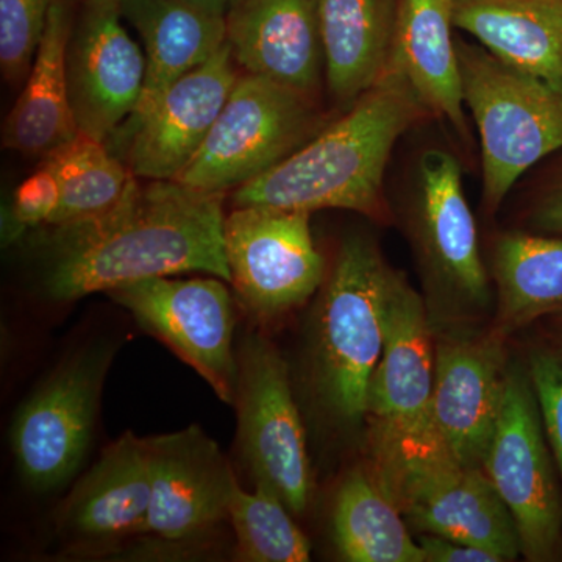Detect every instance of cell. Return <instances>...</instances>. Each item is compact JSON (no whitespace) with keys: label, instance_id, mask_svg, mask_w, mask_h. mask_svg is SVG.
Segmentation results:
<instances>
[{"label":"cell","instance_id":"cell-1","mask_svg":"<svg viewBox=\"0 0 562 562\" xmlns=\"http://www.w3.org/2000/svg\"><path fill=\"white\" fill-rule=\"evenodd\" d=\"M224 225V192L195 190L177 180L140 184L136 179L105 213L50 225L40 239L44 292L69 302L192 271L231 283Z\"/></svg>","mask_w":562,"mask_h":562},{"label":"cell","instance_id":"cell-2","mask_svg":"<svg viewBox=\"0 0 562 562\" xmlns=\"http://www.w3.org/2000/svg\"><path fill=\"white\" fill-rule=\"evenodd\" d=\"M428 117L403 72L387 66L371 90L305 146L236 188L233 205L383 216L384 177L392 151L406 132Z\"/></svg>","mask_w":562,"mask_h":562},{"label":"cell","instance_id":"cell-3","mask_svg":"<svg viewBox=\"0 0 562 562\" xmlns=\"http://www.w3.org/2000/svg\"><path fill=\"white\" fill-rule=\"evenodd\" d=\"M397 273L372 238L351 235L322 291L314 328V383L325 412L342 427H360L368 416Z\"/></svg>","mask_w":562,"mask_h":562},{"label":"cell","instance_id":"cell-4","mask_svg":"<svg viewBox=\"0 0 562 562\" xmlns=\"http://www.w3.org/2000/svg\"><path fill=\"white\" fill-rule=\"evenodd\" d=\"M457 50L465 111L479 133L482 206L494 216L532 168L562 150V91L482 44L457 36Z\"/></svg>","mask_w":562,"mask_h":562},{"label":"cell","instance_id":"cell-5","mask_svg":"<svg viewBox=\"0 0 562 562\" xmlns=\"http://www.w3.org/2000/svg\"><path fill=\"white\" fill-rule=\"evenodd\" d=\"M436 351L427 306L401 272L392 286L386 341L368 398L373 475L449 452L432 420ZM450 453V452H449Z\"/></svg>","mask_w":562,"mask_h":562},{"label":"cell","instance_id":"cell-6","mask_svg":"<svg viewBox=\"0 0 562 562\" xmlns=\"http://www.w3.org/2000/svg\"><path fill=\"white\" fill-rule=\"evenodd\" d=\"M328 122L319 101L244 72L201 150L176 180L225 194L271 171Z\"/></svg>","mask_w":562,"mask_h":562},{"label":"cell","instance_id":"cell-7","mask_svg":"<svg viewBox=\"0 0 562 562\" xmlns=\"http://www.w3.org/2000/svg\"><path fill=\"white\" fill-rule=\"evenodd\" d=\"M406 181V231L436 302L443 312H482L491 302L490 276L460 158L441 146L425 147Z\"/></svg>","mask_w":562,"mask_h":562},{"label":"cell","instance_id":"cell-8","mask_svg":"<svg viewBox=\"0 0 562 562\" xmlns=\"http://www.w3.org/2000/svg\"><path fill=\"white\" fill-rule=\"evenodd\" d=\"M528 369L509 366L501 416L483 471L531 562L562 561V492Z\"/></svg>","mask_w":562,"mask_h":562},{"label":"cell","instance_id":"cell-9","mask_svg":"<svg viewBox=\"0 0 562 562\" xmlns=\"http://www.w3.org/2000/svg\"><path fill=\"white\" fill-rule=\"evenodd\" d=\"M236 355L233 406L238 409L243 460L255 486L272 491L292 514H302L312 497V469L286 362L261 336H249Z\"/></svg>","mask_w":562,"mask_h":562},{"label":"cell","instance_id":"cell-10","mask_svg":"<svg viewBox=\"0 0 562 562\" xmlns=\"http://www.w3.org/2000/svg\"><path fill=\"white\" fill-rule=\"evenodd\" d=\"M113 353L109 344L79 351L22 403L11 427V449L32 490H58L79 471Z\"/></svg>","mask_w":562,"mask_h":562},{"label":"cell","instance_id":"cell-11","mask_svg":"<svg viewBox=\"0 0 562 562\" xmlns=\"http://www.w3.org/2000/svg\"><path fill=\"white\" fill-rule=\"evenodd\" d=\"M312 213L276 206H235L225 216L231 283L247 312L272 319L319 290L325 260L310 225Z\"/></svg>","mask_w":562,"mask_h":562},{"label":"cell","instance_id":"cell-12","mask_svg":"<svg viewBox=\"0 0 562 562\" xmlns=\"http://www.w3.org/2000/svg\"><path fill=\"white\" fill-rule=\"evenodd\" d=\"M372 476L422 535L483 547L503 561L520 557L512 513L483 469L462 465L443 452Z\"/></svg>","mask_w":562,"mask_h":562},{"label":"cell","instance_id":"cell-13","mask_svg":"<svg viewBox=\"0 0 562 562\" xmlns=\"http://www.w3.org/2000/svg\"><path fill=\"white\" fill-rule=\"evenodd\" d=\"M216 279L151 277L106 294L144 331L201 373L222 402L235 405L239 373L238 355L233 351L235 317L231 292L224 280Z\"/></svg>","mask_w":562,"mask_h":562},{"label":"cell","instance_id":"cell-14","mask_svg":"<svg viewBox=\"0 0 562 562\" xmlns=\"http://www.w3.org/2000/svg\"><path fill=\"white\" fill-rule=\"evenodd\" d=\"M117 7L81 0L68 47L70 106L81 135L106 140L143 98L146 55L121 24Z\"/></svg>","mask_w":562,"mask_h":562},{"label":"cell","instance_id":"cell-15","mask_svg":"<svg viewBox=\"0 0 562 562\" xmlns=\"http://www.w3.org/2000/svg\"><path fill=\"white\" fill-rule=\"evenodd\" d=\"M225 43L216 55L171 85L139 120L120 128L124 161L133 176L176 180L201 150L238 80ZM113 135V136H114Z\"/></svg>","mask_w":562,"mask_h":562},{"label":"cell","instance_id":"cell-16","mask_svg":"<svg viewBox=\"0 0 562 562\" xmlns=\"http://www.w3.org/2000/svg\"><path fill=\"white\" fill-rule=\"evenodd\" d=\"M435 351L431 408L436 431L454 460L483 469L508 375L502 335L442 336Z\"/></svg>","mask_w":562,"mask_h":562},{"label":"cell","instance_id":"cell-17","mask_svg":"<svg viewBox=\"0 0 562 562\" xmlns=\"http://www.w3.org/2000/svg\"><path fill=\"white\" fill-rule=\"evenodd\" d=\"M151 497L146 535L187 542L228 519L238 480L198 425L147 438Z\"/></svg>","mask_w":562,"mask_h":562},{"label":"cell","instance_id":"cell-18","mask_svg":"<svg viewBox=\"0 0 562 562\" xmlns=\"http://www.w3.org/2000/svg\"><path fill=\"white\" fill-rule=\"evenodd\" d=\"M225 24L238 68L321 102L325 55L317 0H236Z\"/></svg>","mask_w":562,"mask_h":562},{"label":"cell","instance_id":"cell-19","mask_svg":"<svg viewBox=\"0 0 562 562\" xmlns=\"http://www.w3.org/2000/svg\"><path fill=\"white\" fill-rule=\"evenodd\" d=\"M453 29V0H401L387 66L403 72L430 117L449 125L469 151L473 140Z\"/></svg>","mask_w":562,"mask_h":562},{"label":"cell","instance_id":"cell-20","mask_svg":"<svg viewBox=\"0 0 562 562\" xmlns=\"http://www.w3.org/2000/svg\"><path fill=\"white\" fill-rule=\"evenodd\" d=\"M151 497L147 439L132 431L103 450L70 492L61 524L81 541L111 542L146 535Z\"/></svg>","mask_w":562,"mask_h":562},{"label":"cell","instance_id":"cell-21","mask_svg":"<svg viewBox=\"0 0 562 562\" xmlns=\"http://www.w3.org/2000/svg\"><path fill=\"white\" fill-rule=\"evenodd\" d=\"M80 2L52 0L31 72L3 124L7 149L44 160L79 135L70 106L68 47Z\"/></svg>","mask_w":562,"mask_h":562},{"label":"cell","instance_id":"cell-22","mask_svg":"<svg viewBox=\"0 0 562 562\" xmlns=\"http://www.w3.org/2000/svg\"><path fill=\"white\" fill-rule=\"evenodd\" d=\"M121 14L139 33L146 55L143 98L127 122L143 117L171 85L227 43L225 16L188 0H121Z\"/></svg>","mask_w":562,"mask_h":562},{"label":"cell","instance_id":"cell-23","mask_svg":"<svg viewBox=\"0 0 562 562\" xmlns=\"http://www.w3.org/2000/svg\"><path fill=\"white\" fill-rule=\"evenodd\" d=\"M454 29L562 91V0H453Z\"/></svg>","mask_w":562,"mask_h":562},{"label":"cell","instance_id":"cell-24","mask_svg":"<svg viewBox=\"0 0 562 562\" xmlns=\"http://www.w3.org/2000/svg\"><path fill=\"white\" fill-rule=\"evenodd\" d=\"M325 83L344 113L387 69L401 0H317Z\"/></svg>","mask_w":562,"mask_h":562},{"label":"cell","instance_id":"cell-25","mask_svg":"<svg viewBox=\"0 0 562 562\" xmlns=\"http://www.w3.org/2000/svg\"><path fill=\"white\" fill-rule=\"evenodd\" d=\"M491 272L501 335L542 316L562 314V236L506 232L495 239Z\"/></svg>","mask_w":562,"mask_h":562},{"label":"cell","instance_id":"cell-26","mask_svg":"<svg viewBox=\"0 0 562 562\" xmlns=\"http://www.w3.org/2000/svg\"><path fill=\"white\" fill-rule=\"evenodd\" d=\"M401 509L371 472L355 469L342 480L333 509V538L350 562H425Z\"/></svg>","mask_w":562,"mask_h":562},{"label":"cell","instance_id":"cell-27","mask_svg":"<svg viewBox=\"0 0 562 562\" xmlns=\"http://www.w3.org/2000/svg\"><path fill=\"white\" fill-rule=\"evenodd\" d=\"M44 160L54 169L61 190L60 210L50 225L72 224L105 213L138 179L106 140L81 133Z\"/></svg>","mask_w":562,"mask_h":562},{"label":"cell","instance_id":"cell-28","mask_svg":"<svg viewBox=\"0 0 562 562\" xmlns=\"http://www.w3.org/2000/svg\"><path fill=\"white\" fill-rule=\"evenodd\" d=\"M279 495L266 487L243 491L239 483L228 505L239 560L246 562L310 561L312 546Z\"/></svg>","mask_w":562,"mask_h":562},{"label":"cell","instance_id":"cell-29","mask_svg":"<svg viewBox=\"0 0 562 562\" xmlns=\"http://www.w3.org/2000/svg\"><path fill=\"white\" fill-rule=\"evenodd\" d=\"M50 5L52 0H0V68L11 83L27 79Z\"/></svg>","mask_w":562,"mask_h":562},{"label":"cell","instance_id":"cell-30","mask_svg":"<svg viewBox=\"0 0 562 562\" xmlns=\"http://www.w3.org/2000/svg\"><path fill=\"white\" fill-rule=\"evenodd\" d=\"M61 205L60 181L49 162L43 160L14 191L10 205L3 211L2 241H18L33 228L49 227Z\"/></svg>","mask_w":562,"mask_h":562},{"label":"cell","instance_id":"cell-31","mask_svg":"<svg viewBox=\"0 0 562 562\" xmlns=\"http://www.w3.org/2000/svg\"><path fill=\"white\" fill-rule=\"evenodd\" d=\"M528 373L562 484V346L532 351Z\"/></svg>","mask_w":562,"mask_h":562},{"label":"cell","instance_id":"cell-32","mask_svg":"<svg viewBox=\"0 0 562 562\" xmlns=\"http://www.w3.org/2000/svg\"><path fill=\"white\" fill-rule=\"evenodd\" d=\"M528 195L525 222L530 232L562 236V160Z\"/></svg>","mask_w":562,"mask_h":562},{"label":"cell","instance_id":"cell-33","mask_svg":"<svg viewBox=\"0 0 562 562\" xmlns=\"http://www.w3.org/2000/svg\"><path fill=\"white\" fill-rule=\"evenodd\" d=\"M425 562H505L497 553L472 543L436 535H422Z\"/></svg>","mask_w":562,"mask_h":562},{"label":"cell","instance_id":"cell-34","mask_svg":"<svg viewBox=\"0 0 562 562\" xmlns=\"http://www.w3.org/2000/svg\"><path fill=\"white\" fill-rule=\"evenodd\" d=\"M188 2L192 3V5L199 7V9L210 11V13L225 16L236 0H188Z\"/></svg>","mask_w":562,"mask_h":562},{"label":"cell","instance_id":"cell-35","mask_svg":"<svg viewBox=\"0 0 562 562\" xmlns=\"http://www.w3.org/2000/svg\"><path fill=\"white\" fill-rule=\"evenodd\" d=\"M92 2L102 3V5L117 7L121 10V0H92Z\"/></svg>","mask_w":562,"mask_h":562},{"label":"cell","instance_id":"cell-36","mask_svg":"<svg viewBox=\"0 0 562 562\" xmlns=\"http://www.w3.org/2000/svg\"><path fill=\"white\" fill-rule=\"evenodd\" d=\"M561 330H562V328H561ZM561 339H562V331H561ZM561 346H562V344H561Z\"/></svg>","mask_w":562,"mask_h":562}]
</instances>
